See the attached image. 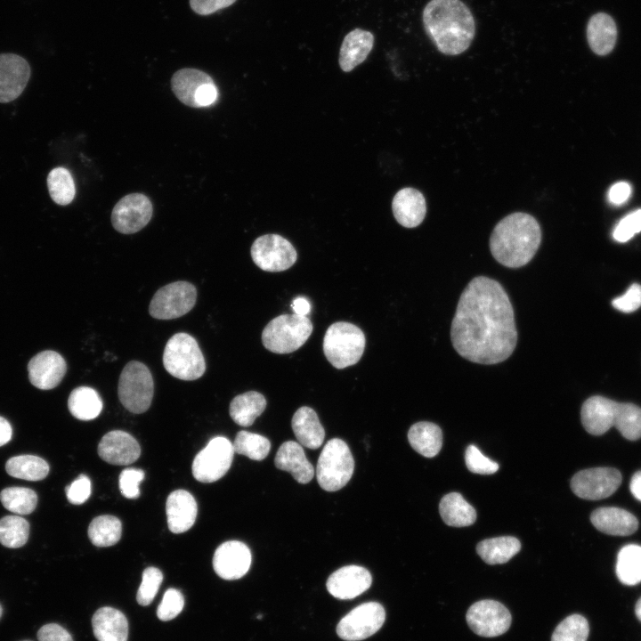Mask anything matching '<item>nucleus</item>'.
Listing matches in <instances>:
<instances>
[{"label":"nucleus","mask_w":641,"mask_h":641,"mask_svg":"<svg viewBox=\"0 0 641 641\" xmlns=\"http://www.w3.org/2000/svg\"><path fill=\"white\" fill-rule=\"evenodd\" d=\"M167 525L173 533H183L195 523L198 506L193 496L187 491L176 490L166 499Z\"/></svg>","instance_id":"obj_23"},{"label":"nucleus","mask_w":641,"mask_h":641,"mask_svg":"<svg viewBox=\"0 0 641 641\" xmlns=\"http://www.w3.org/2000/svg\"><path fill=\"white\" fill-rule=\"evenodd\" d=\"M163 365L173 377L196 380L206 370V361L196 339L187 333H176L166 344Z\"/></svg>","instance_id":"obj_5"},{"label":"nucleus","mask_w":641,"mask_h":641,"mask_svg":"<svg viewBox=\"0 0 641 641\" xmlns=\"http://www.w3.org/2000/svg\"><path fill=\"white\" fill-rule=\"evenodd\" d=\"M617 28L611 16L604 12L593 15L587 26V39L591 50L598 55L609 53L614 47Z\"/></svg>","instance_id":"obj_30"},{"label":"nucleus","mask_w":641,"mask_h":641,"mask_svg":"<svg viewBox=\"0 0 641 641\" xmlns=\"http://www.w3.org/2000/svg\"><path fill=\"white\" fill-rule=\"evenodd\" d=\"M5 470L12 477L27 481H40L49 473L47 462L35 455H19L9 458Z\"/></svg>","instance_id":"obj_36"},{"label":"nucleus","mask_w":641,"mask_h":641,"mask_svg":"<svg viewBox=\"0 0 641 641\" xmlns=\"http://www.w3.org/2000/svg\"><path fill=\"white\" fill-rule=\"evenodd\" d=\"M24 641H28V640H24Z\"/></svg>","instance_id":"obj_60"},{"label":"nucleus","mask_w":641,"mask_h":641,"mask_svg":"<svg viewBox=\"0 0 641 641\" xmlns=\"http://www.w3.org/2000/svg\"><path fill=\"white\" fill-rule=\"evenodd\" d=\"M232 443L225 437L216 436L200 450L192 462V475L201 483H213L229 470L234 455Z\"/></svg>","instance_id":"obj_11"},{"label":"nucleus","mask_w":641,"mask_h":641,"mask_svg":"<svg viewBox=\"0 0 641 641\" xmlns=\"http://www.w3.org/2000/svg\"><path fill=\"white\" fill-rule=\"evenodd\" d=\"M410 446L426 458L436 456L442 446V433L434 423L420 421L412 425L408 432Z\"/></svg>","instance_id":"obj_31"},{"label":"nucleus","mask_w":641,"mask_h":641,"mask_svg":"<svg viewBox=\"0 0 641 641\" xmlns=\"http://www.w3.org/2000/svg\"><path fill=\"white\" fill-rule=\"evenodd\" d=\"M588 632V621L580 614H572L556 626L551 641H587Z\"/></svg>","instance_id":"obj_44"},{"label":"nucleus","mask_w":641,"mask_h":641,"mask_svg":"<svg viewBox=\"0 0 641 641\" xmlns=\"http://www.w3.org/2000/svg\"><path fill=\"white\" fill-rule=\"evenodd\" d=\"M640 231L641 208L628 214L620 220L613 231V238L614 240L623 243Z\"/></svg>","instance_id":"obj_48"},{"label":"nucleus","mask_w":641,"mask_h":641,"mask_svg":"<svg viewBox=\"0 0 641 641\" xmlns=\"http://www.w3.org/2000/svg\"><path fill=\"white\" fill-rule=\"evenodd\" d=\"M631 186L627 182H618L608 191V200L612 205L621 206L628 201L631 195Z\"/></svg>","instance_id":"obj_54"},{"label":"nucleus","mask_w":641,"mask_h":641,"mask_svg":"<svg viewBox=\"0 0 641 641\" xmlns=\"http://www.w3.org/2000/svg\"><path fill=\"white\" fill-rule=\"evenodd\" d=\"M613 306L622 312H632L641 306V285L632 284L624 295L612 301Z\"/></svg>","instance_id":"obj_50"},{"label":"nucleus","mask_w":641,"mask_h":641,"mask_svg":"<svg viewBox=\"0 0 641 641\" xmlns=\"http://www.w3.org/2000/svg\"><path fill=\"white\" fill-rule=\"evenodd\" d=\"M392 210L398 223L406 228H415L425 219L426 199L422 192L415 188H402L393 199Z\"/></svg>","instance_id":"obj_22"},{"label":"nucleus","mask_w":641,"mask_h":641,"mask_svg":"<svg viewBox=\"0 0 641 641\" xmlns=\"http://www.w3.org/2000/svg\"><path fill=\"white\" fill-rule=\"evenodd\" d=\"M98 454L107 463L124 466L138 459L141 447L128 433L114 430L103 435L98 445Z\"/></svg>","instance_id":"obj_21"},{"label":"nucleus","mask_w":641,"mask_h":641,"mask_svg":"<svg viewBox=\"0 0 641 641\" xmlns=\"http://www.w3.org/2000/svg\"><path fill=\"white\" fill-rule=\"evenodd\" d=\"M374 45L371 32L354 28L344 38L339 52V66L345 72L352 71L362 63L369 54Z\"/></svg>","instance_id":"obj_27"},{"label":"nucleus","mask_w":641,"mask_h":641,"mask_svg":"<svg viewBox=\"0 0 641 641\" xmlns=\"http://www.w3.org/2000/svg\"><path fill=\"white\" fill-rule=\"evenodd\" d=\"M439 512L443 522L450 526H469L476 520L475 509L458 492L443 496L440 501Z\"/></svg>","instance_id":"obj_32"},{"label":"nucleus","mask_w":641,"mask_h":641,"mask_svg":"<svg viewBox=\"0 0 641 641\" xmlns=\"http://www.w3.org/2000/svg\"><path fill=\"white\" fill-rule=\"evenodd\" d=\"M294 313L306 316L311 311V304L309 301L303 296L296 297L291 304Z\"/></svg>","instance_id":"obj_55"},{"label":"nucleus","mask_w":641,"mask_h":641,"mask_svg":"<svg viewBox=\"0 0 641 641\" xmlns=\"http://www.w3.org/2000/svg\"><path fill=\"white\" fill-rule=\"evenodd\" d=\"M592 524L600 531L614 536H627L638 528V521L629 511L614 507H599L590 515Z\"/></svg>","instance_id":"obj_25"},{"label":"nucleus","mask_w":641,"mask_h":641,"mask_svg":"<svg viewBox=\"0 0 641 641\" xmlns=\"http://www.w3.org/2000/svg\"><path fill=\"white\" fill-rule=\"evenodd\" d=\"M30 77V67L21 56L14 53L0 54V102L17 99L24 91Z\"/></svg>","instance_id":"obj_18"},{"label":"nucleus","mask_w":641,"mask_h":641,"mask_svg":"<svg viewBox=\"0 0 641 641\" xmlns=\"http://www.w3.org/2000/svg\"><path fill=\"white\" fill-rule=\"evenodd\" d=\"M635 613L637 619L641 621V597L638 599V601L636 604L635 607Z\"/></svg>","instance_id":"obj_58"},{"label":"nucleus","mask_w":641,"mask_h":641,"mask_svg":"<svg viewBox=\"0 0 641 641\" xmlns=\"http://www.w3.org/2000/svg\"><path fill=\"white\" fill-rule=\"evenodd\" d=\"M629 489L632 495L641 501V471H637L633 475Z\"/></svg>","instance_id":"obj_57"},{"label":"nucleus","mask_w":641,"mask_h":641,"mask_svg":"<svg viewBox=\"0 0 641 641\" xmlns=\"http://www.w3.org/2000/svg\"><path fill=\"white\" fill-rule=\"evenodd\" d=\"M450 339L456 352L475 363L497 364L513 353L517 343L514 310L500 283L478 276L467 284L451 322Z\"/></svg>","instance_id":"obj_1"},{"label":"nucleus","mask_w":641,"mask_h":641,"mask_svg":"<svg viewBox=\"0 0 641 641\" xmlns=\"http://www.w3.org/2000/svg\"><path fill=\"white\" fill-rule=\"evenodd\" d=\"M122 524L118 518L104 515L93 519L88 527V537L96 547L113 546L121 538Z\"/></svg>","instance_id":"obj_39"},{"label":"nucleus","mask_w":641,"mask_h":641,"mask_svg":"<svg viewBox=\"0 0 641 641\" xmlns=\"http://www.w3.org/2000/svg\"><path fill=\"white\" fill-rule=\"evenodd\" d=\"M621 483L620 471L613 467H594L576 473L571 488L578 497L597 500L613 494Z\"/></svg>","instance_id":"obj_15"},{"label":"nucleus","mask_w":641,"mask_h":641,"mask_svg":"<svg viewBox=\"0 0 641 641\" xmlns=\"http://www.w3.org/2000/svg\"><path fill=\"white\" fill-rule=\"evenodd\" d=\"M521 549L518 539L502 536L486 539L476 546V552L488 564H501L509 561Z\"/></svg>","instance_id":"obj_34"},{"label":"nucleus","mask_w":641,"mask_h":641,"mask_svg":"<svg viewBox=\"0 0 641 641\" xmlns=\"http://www.w3.org/2000/svg\"><path fill=\"white\" fill-rule=\"evenodd\" d=\"M171 88L181 102L192 108L211 106L218 96L212 77L196 69L177 70L171 78Z\"/></svg>","instance_id":"obj_9"},{"label":"nucleus","mask_w":641,"mask_h":641,"mask_svg":"<svg viewBox=\"0 0 641 641\" xmlns=\"http://www.w3.org/2000/svg\"><path fill=\"white\" fill-rule=\"evenodd\" d=\"M163 580V573L156 567H148L142 572L136 600L140 605H149L154 599Z\"/></svg>","instance_id":"obj_45"},{"label":"nucleus","mask_w":641,"mask_h":641,"mask_svg":"<svg viewBox=\"0 0 641 641\" xmlns=\"http://www.w3.org/2000/svg\"><path fill=\"white\" fill-rule=\"evenodd\" d=\"M616 402L596 395L587 399L580 410L581 423L591 434L601 435L613 426Z\"/></svg>","instance_id":"obj_26"},{"label":"nucleus","mask_w":641,"mask_h":641,"mask_svg":"<svg viewBox=\"0 0 641 641\" xmlns=\"http://www.w3.org/2000/svg\"><path fill=\"white\" fill-rule=\"evenodd\" d=\"M183 595L175 588H168L157 609V616L160 621H166L175 618L183 609Z\"/></svg>","instance_id":"obj_47"},{"label":"nucleus","mask_w":641,"mask_h":641,"mask_svg":"<svg viewBox=\"0 0 641 641\" xmlns=\"http://www.w3.org/2000/svg\"><path fill=\"white\" fill-rule=\"evenodd\" d=\"M38 641H73L70 634L56 623L45 624L37 631Z\"/></svg>","instance_id":"obj_53"},{"label":"nucleus","mask_w":641,"mask_h":641,"mask_svg":"<svg viewBox=\"0 0 641 641\" xmlns=\"http://www.w3.org/2000/svg\"><path fill=\"white\" fill-rule=\"evenodd\" d=\"M0 501L12 513L28 515L37 504V493L28 488L8 487L0 492Z\"/></svg>","instance_id":"obj_41"},{"label":"nucleus","mask_w":641,"mask_h":641,"mask_svg":"<svg viewBox=\"0 0 641 641\" xmlns=\"http://www.w3.org/2000/svg\"><path fill=\"white\" fill-rule=\"evenodd\" d=\"M385 619V612L379 603H364L340 620L337 626V634L345 641L363 640L379 630Z\"/></svg>","instance_id":"obj_12"},{"label":"nucleus","mask_w":641,"mask_h":641,"mask_svg":"<svg viewBox=\"0 0 641 641\" xmlns=\"http://www.w3.org/2000/svg\"><path fill=\"white\" fill-rule=\"evenodd\" d=\"M47 188L52 199L58 205H69L76 193L75 183L69 171L55 167L47 175Z\"/></svg>","instance_id":"obj_40"},{"label":"nucleus","mask_w":641,"mask_h":641,"mask_svg":"<svg viewBox=\"0 0 641 641\" xmlns=\"http://www.w3.org/2000/svg\"><path fill=\"white\" fill-rule=\"evenodd\" d=\"M422 20L429 38L446 55L467 51L475 35L474 16L460 0H431L423 10Z\"/></svg>","instance_id":"obj_2"},{"label":"nucleus","mask_w":641,"mask_h":641,"mask_svg":"<svg viewBox=\"0 0 641 641\" xmlns=\"http://www.w3.org/2000/svg\"><path fill=\"white\" fill-rule=\"evenodd\" d=\"M29 524L19 515H6L0 519V543L9 548L22 547L28 540Z\"/></svg>","instance_id":"obj_42"},{"label":"nucleus","mask_w":641,"mask_h":641,"mask_svg":"<svg viewBox=\"0 0 641 641\" xmlns=\"http://www.w3.org/2000/svg\"><path fill=\"white\" fill-rule=\"evenodd\" d=\"M91 495V481L85 475H80L74 482L66 487L68 500L73 505H81L85 502Z\"/></svg>","instance_id":"obj_51"},{"label":"nucleus","mask_w":641,"mask_h":641,"mask_svg":"<svg viewBox=\"0 0 641 641\" xmlns=\"http://www.w3.org/2000/svg\"><path fill=\"white\" fill-rule=\"evenodd\" d=\"M66 370L67 365L63 357L52 350L38 353L28 364L29 381L42 390L56 387L63 379Z\"/></svg>","instance_id":"obj_19"},{"label":"nucleus","mask_w":641,"mask_h":641,"mask_svg":"<svg viewBox=\"0 0 641 641\" xmlns=\"http://www.w3.org/2000/svg\"><path fill=\"white\" fill-rule=\"evenodd\" d=\"M94 637L98 641H127L128 621L119 610L104 606L92 618Z\"/></svg>","instance_id":"obj_28"},{"label":"nucleus","mask_w":641,"mask_h":641,"mask_svg":"<svg viewBox=\"0 0 641 641\" xmlns=\"http://www.w3.org/2000/svg\"><path fill=\"white\" fill-rule=\"evenodd\" d=\"M118 394L127 410L136 414L145 412L154 394V382L149 368L137 361H129L120 374Z\"/></svg>","instance_id":"obj_8"},{"label":"nucleus","mask_w":641,"mask_h":641,"mask_svg":"<svg viewBox=\"0 0 641 641\" xmlns=\"http://www.w3.org/2000/svg\"><path fill=\"white\" fill-rule=\"evenodd\" d=\"M68 407L76 418L92 420L100 415L102 410V401L94 389L79 386L70 393Z\"/></svg>","instance_id":"obj_35"},{"label":"nucleus","mask_w":641,"mask_h":641,"mask_svg":"<svg viewBox=\"0 0 641 641\" xmlns=\"http://www.w3.org/2000/svg\"><path fill=\"white\" fill-rule=\"evenodd\" d=\"M12 435V428L9 421L0 416V447L6 444Z\"/></svg>","instance_id":"obj_56"},{"label":"nucleus","mask_w":641,"mask_h":641,"mask_svg":"<svg viewBox=\"0 0 641 641\" xmlns=\"http://www.w3.org/2000/svg\"><path fill=\"white\" fill-rule=\"evenodd\" d=\"M465 462L467 469L475 474L491 475L498 471L499 464L484 456L480 450L471 444L465 452Z\"/></svg>","instance_id":"obj_46"},{"label":"nucleus","mask_w":641,"mask_h":641,"mask_svg":"<svg viewBox=\"0 0 641 641\" xmlns=\"http://www.w3.org/2000/svg\"><path fill=\"white\" fill-rule=\"evenodd\" d=\"M541 238L540 225L532 215L512 213L494 227L490 238L491 253L502 265L519 268L532 259Z\"/></svg>","instance_id":"obj_3"},{"label":"nucleus","mask_w":641,"mask_h":641,"mask_svg":"<svg viewBox=\"0 0 641 641\" xmlns=\"http://www.w3.org/2000/svg\"><path fill=\"white\" fill-rule=\"evenodd\" d=\"M266 408L264 396L256 392L249 391L235 396L230 403L229 412L232 420L241 426H251L256 418Z\"/></svg>","instance_id":"obj_33"},{"label":"nucleus","mask_w":641,"mask_h":641,"mask_svg":"<svg viewBox=\"0 0 641 641\" xmlns=\"http://www.w3.org/2000/svg\"><path fill=\"white\" fill-rule=\"evenodd\" d=\"M354 469V460L348 445L333 438L322 449L316 468L319 485L327 491H336L345 486Z\"/></svg>","instance_id":"obj_7"},{"label":"nucleus","mask_w":641,"mask_h":641,"mask_svg":"<svg viewBox=\"0 0 641 641\" xmlns=\"http://www.w3.org/2000/svg\"><path fill=\"white\" fill-rule=\"evenodd\" d=\"M613 426L628 440L641 438V408L629 402H616Z\"/></svg>","instance_id":"obj_37"},{"label":"nucleus","mask_w":641,"mask_h":641,"mask_svg":"<svg viewBox=\"0 0 641 641\" xmlns=\"http://www.w3.org/2000/svg\"><path fill=\"white\" fill-rule=\"evenodd\" d=\"M365 343V335L359 327L337 321L331 324L324 335L323 352L331 365L341 369L360 361Z\"/></svg>","instance_id":"obj_4"},{"label":"nucleus","mask_w":641,"mask_h":641,"mask_svg":"<svg viewBox=\"0 0 641 641\" xmlns=\"http://www.w3.org/2000/svg\"><path fill=\"white\" fill-rule=\"evenodd\" d=\"M291 426L297 441L303 446L315 450L322 444L325 431L317 413L312 408H299L292 418Z\"/></svg>","instance_id":"obj_29"},{"label":"nucleus","mask_w":641,"mask_h":641,"mask_svg":"<svg viewBox=\"0 0 641 641\" xmlns=\"http://www.w3.org/2000/svg\"><path fill=\"white\" fill-rule=\"evenodd\" d=\"M251 565V552L241 541L229 540L221 544L213 556L215 573L223 580H233L243 577Z\"/></svg>","instance_id":"obj_17"},{"label":"nucleus","mask_w":641,"mask_h":641,"mask_svg":"<svg viewBox=\"0 0 641 641\" xmlns=\"http://www.w3.org/2000/svg\"><path fill=\"white\" fill-rule=\"evenodd\" d=\"M274 463L277 468L290 473L299 483H309L314 475L312 465L296 442H283L276 453Z\"/></svg>","instance_id":"obj_24"},{"label":"nucleus","mask_w":641,"mask_h":641,"mask_svg":"<svg viewBox=\"0 0 641 641\" xmlns=\"http://www.w3.org/2000/svg\"><path fill=\"white\" fill-rule=\"evenodd\" d=\"M197 289L187 281H176L160 288L153 296L150 314L158 320H172L189 312L195 305Z\"/></svg>","instance_id":"obj_10"},{"label":"nucleus","mask_w":641,"mask_h":641,"mask_svg":"<svg viewBox=\"0 0 641 641\" xmlns=\"http://www.w3.org/2000/svg\"><path fill=\"white\" fill-rule=\"evenodd\" d=\"M2 613H3V608H2V606H1V604H0V618H1V616H2Z\"/></svg>","instance_id":"obj_59"},{"label":"nucleus","mask_w":641,"mask_h":641,"mask_svg":"<svg viewBox=\"0 0 641 641\" xmlns=\"http://www.w3.org/2000/svg\"><path fill=\"white\" fill-rule=\"evenodd\" d=\"M469 628L478 636L494 637L504 634L511 625L512 617L501 603L484 599L470 605L466 615Z\"/></svg>","instance_id":"obj_14"},{"label":"nucleus","mask_w":641,"mask_h":641,"mask_svg":"<svg viewBox=\"0 0 641 641\" xmlns=\"http://www.w3.org/2000/svg\"><path fill=\"white\" fill-rule=\"evenodd\" d=\"M369 572L359 565H347L334 572L327 580V589L338 599H353L371 585Z\"/></svg>","instance_id":"obj_20"},{"label":"nucleus","mask_w":641,"mask_h":641,"mask_svg":"<svg viewBox=\"0 0 641 641\" xmlns=\"http://www.w3.org/2000/svg\"><path fill=\"white\" fill-rule=\"evenodd\" d=\"M234 451L253 460H263L271 449L270 441L258 434L239 431L232 443Z\"/></svg>","instance_id":"obj_43"},{"label":"nucleus","mask_w":641,"mask_h":641,"mask_svg":"<svg viewBox=\"0 0 641 641\" xmlns=\"http://www.w3.org/2000/svg\"><path fill=\"white\" fill-rule=\"evenodd\" d=\"M254 263L265 272H282L290 268L297 259L293 245L278 234L258 237L251 246Z\"/></svg>","instance_id":"obj_13"},{"label":"nucleus","mask_w":641,"mask_h":641,"mask_svg":"<svg viewBox=\"0 0 641 641\" xmlns=\"http://www.w3.org/2000/svg\"><path fill=\"white\" fill-rule=\"evenodd\" d=\"M152 212V204L147 196L142 193H131L123 197L114 206L111 223L118 232L133 234L148 224Z\"/></svg>","instance_id":"obj_16"},{"label":"nucleus","mask_w":641,"mask_h":641,"mask_svg":"<svg viewBox=\"0 0 641 641\" xmlns=\"http://www.w3.org/2000/svg\"><path fill=\"white\" fill-rule=\"evenodd\" d=\"M237 0H190L191 9L199 15H209L226 8Z\"/></svg>","instance_id":"obj_52"},{"label":"nucleus","mask_w":641,"mask_h":641,"mask_svg":"<svg viewBox=\"0 0 641 641\" xmlns=\"http://www.w3.org/2000/svg\"><path fill=\"white\" fill-rule=\"evenodd\" d=\"M312 332V324L307 316L281 314L264 327L262 342L272 353H289L299 349Z\"/></svg>","instance_id":"obj_6"},{"label":"nucleus","mask_w":641,"mask_h":641,"mask_svg":"<svg viewBox=\"0 0 641 641\" xmlns=\"http://www.w3.org/2000/svg\"><path fill=\"white\" fill-rule=\"evenodd\" d=\"M144 479V472L137 468H126L119 475L118 484L122 495L127 499L140 496V483Z\"/></svg>","instance_id":"obj_49"},{"label":"nucleus","mask_w":641,"mask_h":641,"mask_svg":"<svg viewBox=\"0 0 641 641\" xmlns=\"http://www.w3.org/2000/svg\"><path fill=\"white\" fill-rule=\"evenodd\" d=\"M616 574L625 585L641 582V547L636 544L624 546L619 552L616 562Z\"/></svg>","instance_id":"obj_38"}]
</instances>
